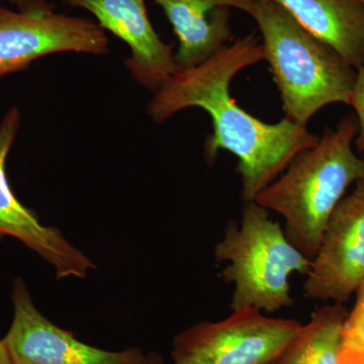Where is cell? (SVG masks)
<instances>
[{
  "mask_svg": "<svg viewBox=\"0 0 364 364\" xmlns=\"http://www.w3.org/2000/svg\"><path fill=\"white\" fill-rule=\"evenodd\" d=\"M262 43L254 33L230 43L200 65L178 70L154 91L148 114L164 123L177 112L200 107L212 119L213 133L205 144L208 164L220 151L238 158L243 203L253 202L299 153L313 148L320 136L284 117L268 124L242 109L230 85L244 69L264 61Z\"/></svg>",
  "mask_w": 364,
  "mask_h": 364,
  "instance_id": "obj_1",
  "label": "cell"
},
{
  "mask_svg": "<svg viewBox=\"0 0 364 364\" xmlns=\"http://www.w3.org/2000/svg\"><path fill=\"white\" fill-rule=\"evenodd\" d=\"M358 130L355 114H347L335 129L326 128L318 143L294 157L254 200L284 217L287 239L310 260L347 188L364 181V158L352 146Z\"/></svg>",
  "mask_w": 364,
  "mask_h": 364,
  "instance_id": "obj_2",
  "label": "cell"
},
{
  "mask_svg": "<svg viewBox=\"0 0 364 364\" xmlns=\"http://www.w3.org/2000/svg\"><path fill=\"white\" fill-rule=\"evenodd\" d=\"M250 16L259 28L287 119L306 127L323 107L350 105L356 70L338 52L272 0H256Z\"/></svg>",
  "mask_w": 364,
  "mask_h": 364,
  "instance_id": "obj_3",
  "label": "cell"
},
{
  "mask_svg": "<svg viewBox=\"0 0 364 364\" xmlns=\"http://www.w3.org/2000/svg\"><path fill=\"white\" fill-rule=\"evenodd\" d=\"M215 259L228 261L221 277L234 284L231 310L256 309L274 313L291 306L289 279L309 274L312 260L294 247L269 210L257 203H244L241 222L230 223L215 245Z\"/></svg>",
  "mask_w": 364,
  "mask_h": 364,
  "instance_id": "obj_4",
  "label": "cell"
},
{
  "mask_svg": "<svg viewBox=\"0 0 364 364\" xmlns=\"http://www.w3.org/2000/svg\"><path fill=\"white\" fill-rule=\"evenodd\" d=\"M293 318L256 309L232 311L219 322H200L174 337L173 364H270L301 329Z\"/></svg>",
  "mask_w": 364,
  "mask_h": 364,
  "instance_id": "obj_5",
  "label": "cell"
},
{
  "mask_svg": "<svg viewBox=\"0 0 364 364\" xmlns=\"http://www.w3.org/2000/svg\"><path fill=\"white\" fill-rule=\"evenodd\" d=\"M63 52L104 56L109 38L95 21L56 13L46 0H31L18 11L0 6V77Z\"/></svg>",
  "mask_w": 364,
  "mask_h": 364,
  "instance_id": "obj_6",
  "label": "cell"
},
{
  "mask_svg": "<svg viewBox=\"0 0 364 364\" xmlns=\"http://www.w3.org/2000/svg\"><path fill=\"white\" fill-rule=\"evenodd\" d=\"M364 284V181L328 222L305 282L309 298L345 304Z\"/></svg>",
  "mask_w": 364,
  "mask_h": 364,
  "instance_id": "obj_7",
  "label": "cell"
},
{
  "mask_svg": "<svg viewBox=\"0 0 364 364\" xmlns=\"http://www.w3.org/2000/svg\"><path fill=\"white\" fill-rule=\"evenodd\" d=\"M14 318L4 337L13 364H140L145 353L131 347L109 351L80 341L36 308L25 282H14Z\"/></svg>",
  "mask_w": 364,
  "mask_h": 364,
  "instance_id": "obj_8",
  "label": "cell"
},
{
  "mask_svg": "<svg viewBox=\"0 0 364 364\" xmlns=\"http://www.w3.org/2000/svg\"><path fill=\"white\" fill-rule=\"evenodd\" d=\"M21 124V112L13 107L0 123V241L18 239L56 270L57 279H82L95 268L90 258L66 240L57 228L41 224L33 210L16 198L6 174V160Z\"/></svg>",
  "mask_w": 364,
  "mask_h": 364,
  "instance_id": "obj_9",
  "label": "cell"
},
{
  "mask_svg": "<svg viewBox=\"0 0 364 364\" xmlns=\"http://www.w3.org/2000/svg\"><path fill=\"white\" fill-rule=\"evenodd\" d=\"M97 18L104 31L114 33L131 50L124 65L132 77L156 91L179 70L172 46L163 42L148 16L146 0H61Z\"/></svg>",
  "mask_w": 364,
  "mask_h": 364,
  "instance_id": "obj_10",
  "label": "cell"
},
{
  "mask_svg": "<svg viewBox=\"0 0 364 364\" xmlns=\"http://www.w3.org/2000/svg\"><path fill=\"white\" fill-rule=\"evenodd\" d=\"M173 28L179 70L200 65L233 39L230 9L250 16L256 0H154Z\"/></svg>",
  "mask_w": 364,
  "mask_h": 364,
  "instance_id": "obj_11",
  "label": "cell"
},
{
  "mask_svg": "<svg viewBox=\"0 0 364 364\" xmlns=\"http://www.w3.org/2000/svg\"><path fill=\"white\" fill-rule=\"evenodd\" d=\"M299 26L332 47L355 70L364 63V4L360 0H272Z\"/></svg>",
  "mask_w": 364,
  "mask_h": 364,
  "instance_id": "obj_12",
  "label": "cell"
},
{
  "mask_svg": "<svg viewBox=\"0 0 364 364\" xmlns=\"http://www.w3.org/2000/svg\"><path fill=\"white\" fill-rule=\"evenodd\" d=\"M347 315L344 304L318 309L270 364H339L342 329Z\"/></svg>",
  "mask_w": 364,
  "mask_h": 364,
  "instance_id": "obj_13",
  "label": "cell"
},
{
  "mask_svg": "<svg viewBox=\"0 0 364 364\" xmlns=\"http://www.w3.org/2000/svg\"><path fill=\"white\" fill-rule=\"evenodd\" d=\"M339 364H364V284L344 322Z\"/></svg>",
  "mask_w": 364,
  "mask_h": 364,
  "instance_id": "obj_14",
  "label": "cell"
},
{
  "mask_svg": "<svg viewBox=\"0 0 364 364\" xmlns=\"http://www.w3.org/2000/svg\"><path fill=\"white\" fill-rule=\"evenodd\" d=\"M349 105L353 107L356 119H358L356 149L358 154L364 158V63L356 70L355 82H354Z\"/></svg>",
  "mask_w": 364,
  "mask_h": 364,
  "instance_id": "obj_15",
  "label": "cell"
},
{
  "mask_svg": "<svg viewBox=\"0 0 364 364\" xmlns=\"http://www.w3.org/2000/svg\"><path fill=\"white\" fill-rule=\"evenodd\" d=\"M140 364H165V361L160 354L152 351L145 354V358Z\"/></svg>",
  "mask_w": 364,
  "mask_h": 364,
  "instance_id": "obj_16",
  "label": "cell"
},
{
  "mask_svg": "<svg viewBox=\"0 0 364 364\" xmlns=\"http://www.w3.org/2000/svg\"><path fill=\"white\" fill-rule=\"evenodd\" d=\"M0 364H13L4 339L0 340Z\"/></svg>",
  "mask_w": 364,
  "mask_h": 364,
  "instance_id": "obj_17",
  "label": "cell"
},
{
  "mask_svg": "<svg viewBox=\"0 0 364 364\" xmlns=\"http://www.w3.org/2000/svg\"><path fill=\"white\" fill-rule=\"evenodd\" d=\"M11 4H14V6H18V9H21V7L25 6L26 4L31 1V0H9Z\"/></svg>",
  "mask_w": 364,
  "mask_h": 364,
  "instance_id": "obj_18",
  "label": "cell"
},
{
  "mask_svg": "<svg viewBox=\"0 0 364 364\" xmlns=\"http://www.w3.org/2000/svg\"><path fill=\"white\" fill-rule=\"evenodd\" d=\"M360 1H363V4H364V0H360Z\"/></svg>",
  "mask_w": 364,
  "mask_h": 364,
  "instance_id": "obj_19",
  "label": "cell"
},
{
  "mask_svg": "<svg viewBox=\"0 0 364 364\" xmlns=\"http://www.w3.org/2000/svg\"><path fill=\"white\" fill-rule=\"evenodd\" d=\"M0 1H2V0H0Z\"/></svg>",
  "mask_w": 364,
  "mask_h": 364,
  "instance_id": "obj_20",
  "label": "cell"
}]
</instances>
